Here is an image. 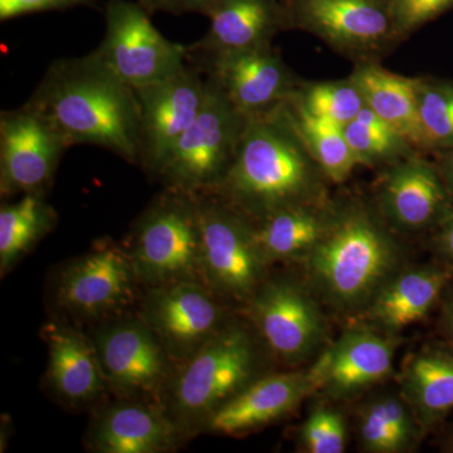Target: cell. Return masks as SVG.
<instances>
[{"instance_id": "obj_1", "label": "cell", "mask_w": 453, "mask_h": 453, "mask_svg": "<svg viewBox=\"0 0 453 453\" xmlns=\"http://www.w3.org/2000/svg\"><path fill=\"white\" fill-rule=\"evenodd\" d=\"M329 181L286 101L247 115L234 162L207 195L257 223L288 208L329 203Z\"/></svg>"}, {"instance_id": "obj_2", "label": "cell", "mask_w": 453, "mask_h": 453, "mask_svg": "<svg viewBox=\"0 0 453 453\" xmlns=\"http://www.w3.org/2000/svg\"><path fill=\"white\" fill-rule=\"evenodd\" d=\"M26 104L44 116L70 148L100 146L139 165L136 91L110 70L96 50L57 59Z\"/></svg>"}, {"instance_id": "obj_3", "label": "cell", "mask_w": 453, "mask_h": 453, "mask_svg": "<svg viewBox=\"0 0 453 453\" xmlns=\"http://www.w3.org/2000/svg\"><path fill=\"white\" fill-rule=\"evenodd\" d=\"M309 285L335 311L366 310L401 273V247L380 211L362 202L335 204L323 237L300 259Z\"/></svg>"}, {"instance_id": "obj_4", "label": "cell", "mask_w": 453, "mask_h": 453, "mask_svg": "<svg viewBox=\"0 0 453 453\" xmlns=\"http://www.w3.org/2000/svg\"><path fill=\"white\" fill-rule=\"evenodd\" d=\"M257 339L242 324L228 323L179 365L166 388V412L184 436L204 427L211 414L261 377Z\"/></svg>"}, {"instance_id": "obj_5", "label": "cell", "mask_w": 453, "mask_h": 453, "mask_svg": "<svg viewBox=\"0 0 453 453\" xmlns=\"http://www.w3.org/2000/svg\"><path fill=\"white\" fill-rule=\"evenodd\" d=\"M246 120L247 115L228 100L219 83L207 77V96L201 111L154 178L165 189L207 195L234 162Z\"/></svg>"}, {"instance_id": "obj_6", "label": "cell", "mask_w": 453, "mask_h": 453, "mask_svg": "<svg viewBox=\"0 0 453 453\" xmlns=\"http://www.w3.org/2000/svg\"><path fill=\"white\" fill-rule=\"evenodd\" d=\"M131 261L140 285L201 280V222L196 196L164 189L134 226Z\"/></svg>"}, {"instance_id": "obj_7", "label": "cell", "mask_w": 453, "mask_h": 453, "mask_svg": "<svg viewBox=\"0 0 453 453\" xmlns=\"http://www.w3.org/2000/svg\"><path fill=\"white\" fill-rule=\"evenodd\" d=\"M196 198L201 222L202 282L220 300L247 303L265 281L268 266L255 223L214 196Z\"/></svg>"}, {"instance_id": "obj_8", "label": "cell", "mask_w": 453, "mask_h": 453, "mask_svg": "<svg viewBox=\"0 0 453 453\" xmlns=\"http://www.w3.org/2000/svg\"><path fill=\"white\" fill-rule=\"evenodd\" d=\"M288 29L314 35L339 55L378 61L401 38L389 0H283Z\"/></svg>"}, {"instance_id": "obj_9", "label": "cell", "mask_w": 453, "mask_h": 453, "mask_svg": "<svg viewBox=\"0 0 453 453\" xmlns=\"http://www.w3.org/2000/svg\"><path fill=\"white\" fill-rule=\"evenodd\" d=\"M105 23L95 50L134 89L164 81L188 65V47L166 40L138 2L107 0Z\"/></svg>"}, {"instance_id": "obj_10", "label": "cell", "mask_w": 453, "mask_h": 453, "mask_svg": "<svg viewBox=\"0 0 453 453\" xmlns=\"http://www.w3.org/2000/svg\"><path fill=\"white\" fill-rule=\"evenodd\" d=\"M247 303L256 335L285 365H301L323 344L324 316L308 288L295 280H265Z\"/></svg>"}, {"instance_id": "obj_11", "label": "cell", "mask_w": 453, "mask_h": 453, "mask_svg": "<svg viewBox=\"0 0 453 453\" xmlns=\"http://www.w3.org/2000/svg\"><path fill=\"white\" fill-rule=\"evenodd\" d=\"M139 285L129 251L104 240L59 273L56 303L77 320H105L135 301Z\"/></svg>"}, {"instance_id": "obj_12", "label": "cell", "mask_w": 453, "mask_h": 453, "mask_svg": "<svg viewBox=\"0 0 453 453\" xmlns=\"http://www.w3.org/2000/svg\"><path fill=\"white\" fill-rule=\"evenodd\" d=\"M107 387L120 399L162 398L174 371L165 348L142 319H120L95 334Z\"/></svg>"}, {"instance_id": "obj_13", "label": "cell", "mask_w": 453, "mask_h": 453, "mask_svg": "<svg viewBox=\"0 0 453 453\" xmlns=\"http://www.w3.org/2000/svg\"><path fill=\"white\" fill-rule=\"evenodd\" d=\"M139 318L178 365L195 356L229 323L220 299L198 280L149 288Z\"/></svg>"}, {"instance_id": "obj_14", "label": "cell", "mask_w": 453, "mask_h": 453, "mask_svg": "<svg viewBox=\"0 0 453 453\" xmlns=\"http://www.w3.org/2000/svg\"><path fill=\"white\" fill-rule=\"evenodd\" d=\"M70 148L64 136L31 106L0 113V195H46Z\"/></svg>"}, {"instance_id": "obj_15", "label": "cell", "mask_w": 453, "mask_h": 453, "mask_svg": "<svg viewBox=\"0 0 453 453\" xmlns=\"http://www.w3.org/2000/svg\"><path fill=\"white\" fill-rule=\"evenodd\" d=\"M196 65L135 89L140 107L139 165L154 178L172 149L196 120L207 96V77Z\"/></svg>"}, {"instance_id": "obj_16", "label": "cell", "mask_w": 453, "mask_h": 453, "mask_svg": "<svg viewBox=\"0 0 453 453\" xmlns=\"http://www.w3.org/2000/svg\"><path fill=\"white\" fill-rule=\"evenodd\" d=\"M188 59L219 83L244 115L286 103L303 83L273 44L219 55L189 56Z\"/></svg>"}, {"instance_id": "obj_17", "label": "cell", "mask_w": 453, "mask_h": 453, "mask_svg": "<svg viewBox=\"0 0 453 453\" xmlns=\"http://www.w3.org/2000/svg\"><path fill=\"white\" fill-rule=\"evenodd\" d=\"M452 196L438 165L416 151L386 166L377 210L390 228L416 234L440 226L453 210Z\"/></svg>"}, {"instance_id": "obj_18", "label": "cell", "mask_w": 453, "mask_h": 453, "mask_svg": "<svg viewBox=\"0 0 453 453\" xmlns=\"http://www.w3.org/2000/svg\"><path fill=\"white\" fill-rule=\"evenodd\" d=\"M396 342L366 327L348 330L310 369L315 392L350 399L386 380L393 371Z\"/></svg>"}, {"instance_id": "obj_19", "label": "cell", "mask_w": 453, "mask_h": 453, "mask_svg": "<svg viewBox=\"0 0 453 453\" xmlns=\"http://www.w3.org/2000/svg\"><path fill=\"white\" fill-rule=\"evenodd\" d=\"M184 437L163 405L120 399L94 417L86 441L98 453H165Z\"/></svg>"}, {"instance_id": "obj_20", "label": "cell", "mask_w": 453, "mask_h": 453, "mask_svg": "<svg viewBox=\"0 0 453 453\" xmlns=\"http://www.w3.org/2000/svg\"><path fill=\"white\" fill-rule=\"evenodd\" d=\"M314 392L309 371L261 375L211 414L203 429L243 436L285 418Z\"/></svg>"}, {"instance_id": "obj_21", "label": "cell", "mask_w": 453, "mask_h": 453, "mask_svg": "<svg viewBox=\"0 0 453 453\" xmlns=\"http://www.w3.org/2000/svg\"><path fill=\"white\" fill-rule=\"evenodd\" d=\"M47 345V383L57 399L71 407L96 402L109 388L94 339L62 321L42 329Z\"/></svg>"}, {"instance_id": "obj_22", "label": "cell", "mask_w": 453, "mask_h": 453, "mask_svg": "<svg viewBox=\"0 0 453 453\" xmlns=\"http://www.w3.org/2000/svg\"><path fill=\"white\" fill-rule=\"evenodd\" d=\"M207 17L210 29L187 46L188 57L270 46L280 32L288 29L283 0H214Z\"/></svg>"}, {"instance_id": "obj_23", "label": "cell", "mask_w": 453, "mask_h": 453, "mask_svg": "<svg viewBox=\"0 0 453 453\" xmlns=\"http://www.w3.org/2000/svg\"><path fill=\"white\" fill-rule=\"evenodd\" d=\"M453 268L425 266L401 271L366 309L369 318L387 333L419 323L446 294Z\"/></svg>"}, {"instance_id": "obj_24", "label": "cell", "mask_w": 453, "mask_h": 453, "mask_svg": "<svg viewBox=\"0 0 453 453\" xmlns=\"http://www.w3.org/2000/svg\"><path fill=\"white\" fill-rule=\"evenodd\" d=\"M401 388L422 429L442 422L453 411L452 345H429L408 357Z\"/></svg>"}, {"instance_id": "obj_25", "label": "cell", "mask_w": 453, "mask_h": 453, "mask_svg": "<svg viewBox=\"0 0 453 453\" xmlns=\"http://www.w3.org/2000/svg\"><path fill=\"white\" fill-rule=\"evenodd\" d=\"M350 77L362 92L365 106L401 133L417 150H423L417 96L418 79L390 73L378 61L356 64Z\"/></svg>"}, {"instance_id": "obj_26", "label": "cell", "mask_w": 453, "mask_h": 453, "mask_svg": "<svg viewBox=\"0 0 453 453\" xmlns=\"http://www.w3.org/2000/svg\"><path fill=\"white\" fill-rule=\"evenodd\" d=\"M334 203L299 205L255 223L256 237L268 265L300 261L323 237L332 220Z\"/></svg>"}, {"instance_id": "obj_27", "label": "cell", "mask_w": 453, "mask_h": 453, "mask_svg": "<svg viewBox=\"0 0 453 453\" xmlns=\"http://www.w3.org/2000/svg\"><path fill=\"white\" fill-rule=\"evenodd\" d=\"M57 213L43 195H25L0 208L2 276L56 226Z\"/></svg>"}, {"instance_id": "obj_28", "label": "cell", "mask_w": 453, "mask_h": 453, "mask_svg": "<svg viewBox=\"0 0 453 453\" xmlns=\"http://www.w3.org/2000/svg\"><path fill=\"white\" fill-rule=\"evenodd\" d=\"M419 429L421 425L403 396H378L360 414V442L368 452H403L419 437Z\"/></svg>"}, {"instance_id": "obj_29", "label": "cell", "mask_w": 453, "mask_h": 453, "mask_svg": "<svg viewBox=\"0 0 453 453\" xmlns=\"http://www.w3.org/2000/svg\"><path fill=\"white\" fill-rule=\"evenodd\" d=\"M288 103L303 142L327 179L335 184L347 180L357 162L342 127L311 115L290 100Z\"/></svg>"}, {"instance_id": "obj_30", "label": "cell", "mask_w": 453, "mask_h": 453, "mask_svg": "<svg viewBox=\"0 0 453 453\" xmlns=\"http://www.w3.org/2000/svg\"><path fill=\"white\" fill-rule=\"evenodd\" d=\"M342 129L357 165L389 166L418 151L366 106Z\"/></svg>"}, {"instance_id": "obj_31", "label": "cell", "mask_w": 453, "mask_h": 453, "mask_svg": "<svg viewBox=\"0 0 453 453\" xmlns=\"http://www.w3.org/2000/svg\"><path fill=\"white\" fill-rule=\"evenodd\" d=\"M290 101L342 127L365 107V97L350 76L339 81L303 82Z\"/></svg>"}, {"instance_id": "obj_32", "label": "cell", "mask_w": 453, "mask_h": 453, "mask_svg": "<svg viewBox=\"0 0 453 453\" xmlns=\"http://www.w3.org/2000/svg\"><path fill=\"white\" fill-rule=\"evenodd\" d=\"M423 150L453 148V81L418 79L417 83Z\"/></svg>"}, {"instance_id": "obj_33", "label": "cell", "mask_w": 453, "mask_h": 453, "mask_svg": "<svg viewBox=\"0 0 453 453\" xmlns=\"http://www.w3.org/2000/svg\"><path fill=\"white\" fill-rule=\"evenodd\" d=\"M300 442L310 453H342L347 446L344 417L329 407L316 408L301 427Z\"/></svg>"}, {"instance_id": "obj_34", "label": "cell", "mask_w": 453, "mask_h": 453, "mask_svg": "<svg viewBox=\"0 0 453 453\" xmlns=\"http://www.w3.org/2000/svg\"><path fill=\"white\" fill-rule=\"evenodd\" d=\"M399 38L410 35L453 8V0H389Z\"/></svg>"}, {"instance_id": "obj_35", "label": "cell", "mask_w": 453, "mask_h": 453, "mask_svg": "<svg viewBox=\"0 0 453 453\" xmlns=\"http://www.w3.org/2000/svg\"><path fill=\"white\" fill-rule=\"evenodd\" d=\"M76 7L98 9V0H0V20L41 13V12L67 11Z\"/></svg>"}, {"instance_id": "obj_36", "label": "cell", "mask_w": 453, "mask_h": 453, "mask_svg": "<svg viewBox=\"0 0 453 453\" xmlns=\"http://www.w3.org/2000/svg\"><path fill=\"white\" fill-rule=\"evenodd\" d=\"M149 14L165 12L170 14L199 13L208 16L214 0H138Z\"/></svg>"}, {"instance_id": "obj_37", "label": "cell", "mask_w": 453, "mask_h": 453, "mask_svg": "<svg viewBox=\"0 0 453 453\" xmlns=\"http://www.w3.org/2000/svg\"><path fill=\"white\" fill-rule=\"evenodd\" d=\"M436 250L453 266V210L437 228Z\"/></svg>"}, {"instance_id": "obj_38", "label": "cell", "mask_w": 453, "mask_h": 453, "mask_svg": "<svg viewBox=\"0 0 453 453\" xmlns=\"http://www.w3.org/2000/svg\"><path fill=\"white\" fill-rule=\"evenodd\" d=\"M449 288L446 290V299L443 301L441 327L447 342L453 347V288L449 291Z\"/></svg>"}, {"instance_id": "obj_39", "label": "cell", "mask_w": 453, "mask_h": 453, "mask_svg": "<svg viewBox=\"0 0 453 453\" xmlns=\"http://www.w3.org/2000/svg\"><path fill=\"white\" fill-rule=\"evenodd\" d=\"M438 168H440L441 174L445 179L447 187L453 193V148L443 151L442 160H441Z\"/></svg>"}, {"instance_id": "obj_40", "label": "cell", "mask_w": 453, "mask_h": 453, "mask_svg": "<svg viewBox=\"0 0 453 453\" xmlns=\"http://www.w3.org/2000/svg\"><path fill=\"white\" fill-rule=\"evenodd\" d=\"M449 449H451V451H453V431H452L451 436H449Z\"/></svg>"}]
</instances>
